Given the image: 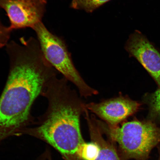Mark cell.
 Returning a JSON list of instances; mask_svg holds the SVG:
<instances>
[{
    "instance_id": "1",
    "label": "cell",
    "mask_w": 160,
    "mask_h": 160,
    "mask_svg": "<svg viewBox=\"0 0 160 160\" xmlns=\"http://www.w3.org/2000/svg\"><path fill=\"white\" fill-rule=\"evenodd\" d=\"M6 46L10 60L8 77L0 97V143L33 123L31 111L46 84L57 71L33 37Z\"/></svg>"
},
{
    "instance_id": "2",
    "label": "cell",
    "mask_w": 160,
    "mask_h": 160,
    "mask_svg": "<svg viewBox=\"0 0 160 160\" xmlns=\"http://www.w3.org/2000/svg\"><path fill=\"white\" fill-rule=\"evenodd\" d=\"M67 81L65 78H59L57 74L49 80L41 95L48 100L47 111L39 118L35 127L26 128L22 133L45 142L66 160H75L78 149L85 142L80 118L86 108Z\"/></svg>"
},
{
    "instance_id": "3",
    "label": "cell",
    "mask_w": 160,
    "mask_h": 160,
    "mask_svg": "<svg viewBox=\"0 0 160 160\" xmlns=\"http://www.w3.org/2000/svg\"><path fill=\"white\" fill-rule=\"evenodd\" d=\"M95 121L101 131L118 143L125 160H149L152 150L160 143V127L149 120H134L121 127Z\"/></svg>"
},
{
    "instance_id": "4",
    "label": "cell",
    "mask_w": 160,
    "mask_h": 160,
    "mask_svg": "<svg viewBox=\"0 0 160 160\" xmlns=\"http://www.w3.org/2000/svg\"><path fill=\"white\" fill-rule=\"evenodd\" d=\"M37 35L40 47L51 65L77 89L81 96L87 98L98 92L86 83L74 65L65 42L47 29L42 22L32 28Z\"/></svg>"
},
{
    "instance_id": "5",
    "label": "cell",
    "mask_w": 160,
    "mask_h": 160,
    "mask_svg": "<svg viewBox=\"0 0 160 160\" xmlns=\"http://www.w3.org/2000/svg\"><path fill=\"white\" fill-rule=\"evenodd\" d=\"M47 5V0H0V7L7 13L12 31L32 29L42 22Z\"/></svg>"
},
{
    "instance_id": "6",
    "label": "cell",
    "mask_w": 160,
    "mask_h": 160,
    "mask_svg": "<svg viewBox=\"0 0 160 160\" xmlns=\"http://www.w3.org/2000/svg\"><path fill=\"white\" fill-rule=\"evenodd\" d=\"M125 49L141 64L160 87V53L146 36L136 31L129 36Z\"/></svg>"
},
{
    "instance_id": "7",
    "label": "cell",
    "mask_w": 160,
    "mask_h": 160,
    "mask_svg": "<svg viewBox=\"0 0 160 160\" xmlns=\"http://www.w3.org/2000/svg\"><path fill=\"white\" fill-rule=\"evenodd\" d=\"M140 106L138 102L121 96L98 103H90L85 107L107 124L115 127L135 113Z\"/></svg>"
},
{
    "instance_id": "8",
    "label": "cell",
    "mask_w": 160,
    "mask_h": 160,
    "mask_svg": "<svg viewBox=\"0 0 160 160\" xmlns=\"http://www.w3.org/2000/svg\"><path fill=\"white\" fill-rule=\"evenodd\" d=\"M85 118L92 141L97 143L100 148L99 155L96 160H120L113 146L102 136V132L96 122L94 117L88 116Z\"/></svg>"
},
{
    "instance_id": "9",
    "label": "cell",
    "mask_w": 160,
    "mask_h": 160,
    "mask_svg": "<svg viewBox=\"0 0 160 160\" xmlns=\"http://www.w3.org/2000/svg\"><path fill=\"white\" fill-rule=\"evenodd\" d=\"M149 107V121L160 125V87L147 98Z\"/></svg>"
},
{
    "instance_id": "10",
    "label": "cell",
    "mask_w": 160,
    "mask_h": 160,
    "mask_svg": "<svg viewBox=\"0 0 160 160\" xmlns=\"http://www.w3.org/2000/svg\"><path fill=\"white\" fill-rule=\"evenodd\" d=\"M100 148L94 142L84 143L80 145L77 155L79 159L83 160H96L99 155Z\"/></svg>"
},
{
    "instance_id": "11",
    "label": "cell",
    "mask_w": 160,
    "mask_h": 160,
    "mask_svg": "<svg viewBox=\"0 0 160 160\" xmlns=\"http://www.w3.org/2000/svg\"><path fill=\"white\" fill-rule=\"evenodd\" d=\"M110 0H72L71 7L75 9L84 10L88 13L93 11Z\"/></svg>"
},
{
    "instance_id": "12",
    "label": "cell",
    "mask_w": 160,
    "mask_h": 160,
    "mask_svg": "<svg viewBox=\"0 0 160 160\" xmlns=\"http://www.w3.org/2000/svg\"><path fill=\"white\" fill-rule=\"evenodd\" d=\"M12 31L9 27H5L0 21V48L6 47L9 42Z\"/></svg>"
},
{
    "instance_id": "13",
    "label": "cell",
    "mask_w": 160,
    "mask_h": 160,
    "mask_svg": "<svg viewBox=\"0 0 160 160\" xmlns=\"http://www.w3.org/2000/svg\"><path fill=\"white\" fill-rule=\"evenodd\" d=\"M157 148L158 149V153L159 154V157L158 160H160V143L157 146Z\"/></svg>"
}]
</instances>
